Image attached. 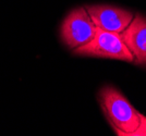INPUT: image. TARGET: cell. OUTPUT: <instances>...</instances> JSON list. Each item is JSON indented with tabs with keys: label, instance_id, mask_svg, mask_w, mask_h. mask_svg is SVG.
I'll return each mask as SVG.
<instances>
[{
	"label": "cell",
	"instance_id": "cell-1",
	"mask_svg": "<svg viewBox=\"0 0 146 136\" xmlns=\"http://www.w3.org/2000/svg\"><path fill=\"white\" fill-rule=\"evenodd\" d=\"M98 102L117 135L127 136L128 133L139 129L141 113L116 87L111 85L102 87L98 93Z\"/></svg>",
	"mask_w": 146,
	"mask_h": 136
},
{
	"label": "cell",
	"instance_id": "cell-2",
	"mask_svg": "<svg viewBox=\"0 0 146 136\" xmlns=\"http://www.w3.org/2000/svg\"><path fill=\"white\" fill-rule=\"evenodd\" d=\"M75 56L106 58L125 62H134L131 51L125 46L119 33L97 28L96 35L90 43L73 50Z\"/></svg>",
	"mask_w": 146,
	"mask_h": 136
},
{
	"label": "cell",
	"instance_id": "cell-3",
	"mask_svg": "<svg viewBox=\"0 0 146 136\" xmlns=\"http://www.w3.org/2000/svg\"><path fill=\"white\" fill-rule=\"evenodd\" d=\"M96 32L97 27L85 7H79L73 9L62 21L60 37L68 48L74 50L90 43Z\"/></svg>",
	"mask_w": 146,
	"mask_h": 136
},
{
	"label": "cell",
	"instance_id": "cell-4",
	"mask_svg": "<svg viewBox=\"0 0 146 136\" xmlns=\"http://www.w3.org/2000/svg\"><path fill=\"white\" fill-rule=\"evenodd\" d=\"M85 9L97 28L112 33H122L134 18L128 10L109 5L86 6Z\"/></svg>",
	"mask_w": 146,
	"mask_h": 136
},
{
	"label": "cell",
	"instance_id": "cell-5",
	"mask_svg": "<svg viewBox=\"0 0 146 136\" xmlns=\"http://www.w3.org/2000/svg\"><path fill=\"white\" fill-rule=\"evenodd\" d=\"M125 46L131 51L135 64L146 65V18L140 13L134 15L133 20L124 31L120 33Z\"/></svg>",
	"mask_w": 146,
	"mask_h": 136
},
{
	"label": "cell",
	"instance_id": "cell-6",
	"mask_svg": "<svg viewBox=\"0 0 146 136\" xmlns=\"http://www.w3.org/2000/svg\"><path fill=\"white\" fill-rule=\"evenodd\" d=\"M127 136H146V117L141 114V124L139 129L132 133H128Z\"/></svg>",
	"mask_w": 146,
	"mask_h": 136
}]
</instances>
